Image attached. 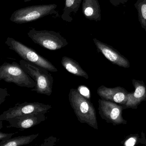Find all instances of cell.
Returning <instances> with one entry per match:
<instances>
[{
    "mask_svg": "<svg viewBox=\"0 0 146 146\" xmlns=\"http://www.w3.org/2000/svg\"><path fill=\"white\" fill-rule=\"evenodd\" d=\"M21 67L36 82L35 88L31 89L37 94L51 95L52 93L53 78L46 69L27 62L19 61Z\"/></svg>",
    "mask_w": 146,
    "mask_h": 146,
    "instance_id": "obj_2",
    "label": "cell"
},
{
    "mask_svg": "<svg viewBox=\"0 0 146 146\" xmlns=\"http://www.w3.org/2000/svg\"><path fill=\"white\" fill-rule=\"evenodd\" d=\"M98 103L99 114L108 123L113 125L127 123V121L123 118L122 105L102 99H99Z\"/></svg>",
    "mask_w": 146,
    "mask_h": 146,
    "instance_id": "obj_7",
    "label": "cell"
},
{
    "mask_svg": "<svg viewBox=\"0 0 146 146\" xmlns=\"http://www.w3.org/2000/svg\"><path fill=\"white\" fill-rule=\"evenodd\" d=\"M111 4L115 7H117L120 5H124L127 3L129 0H109Z\"/></svg>",
    "mask_w": 146,
    "mask_h": 146,
    "instance_id": "obj_23",
    "label": "cell"
},
{
    "mask_svg": "<svg viewBox=\"0 0 146 146\" xmlns=\"http://www.w3.org/2000/svg\"><path fill=\"white\" fill-rule=\"evenodd\" d=\"M0 80L29 88H34L36 85L35 81L16 62H5L0 66Z\"/></svg>",
    "mask_w": 146,
    "mask_h": 146,
    "instance_id": "obj_5",
    "label": "cell"
},
{
    "mask_svg": "<svg viewBox=\"0 0 146 146\" xmlns=\"http://www.w3.org/2000/svg\"><path fill=\"white\" fill-rule=\"evenodd\" d=\"M136 135H132L125 141L123 145L126 146H133L139 142V137Z\"/></svg>",
    "mask_w": 146,
    "mask_h": 146,
    "instance_id": "obj_18",
    "label": "cell"
},
{
    "mask_svg": "<svg viewBox=\"0 0 146 146\" xmlns=\"http://www.w3.org/2000/svg\"><path fill=\"white\" fill-rule=\"evenodd\" d=\"M69 100L78 121L98 129L96 111L90 100L84 97L77 89L74 88L70 90Z\"/></svg>",
    "mask_w": 146,
    "mask_h": 146,
    "instance_id": "obj_1",
    "label": "cell"
},
{
    "mask_svg": "<svg viewBox=\"0 0 146 146\" xmlns=\"http://www.w3.org/2000/svg\"><path fill=\"white\" fill-rule=\"evenodd\" d=\"M77 90L82 95L88 100H90V92L89 90L87 87L81 85L78 87Z\"/></svg>",
    "mask_w": 146,
    "mask_h": 146,
    "instance_id": "obj_19",
    "label": "cell"
},
{
    "mask_svg": "<svg viewBox=\"0 0 146 146\" xmlns=\"http://www.w3.org/2000/svg\"><path fill=\"white\" fill-rule=\"evenodd\" d=\"M57 138L53 136H50L48 138H46L43 143L41 144L42 146H53L56 144Z\"/></svg>",
    "mask_w": 146,
    "mask_h": 146,
    "instance_id": "obj_20",
    "label": "cell"
},
{
    "mask_svg": "<svg viewBox=\"0 0 146 146\" xmlns=\"http://www.w3.org/2000/svg\"><path fill=\"white\" fill-rule=\"evenodd\" d=\"M45 113H36L27 114L22 117L7 119L9 125L7 127H13L20 129H25L36 126L46 120Z\"/></svg>",
    "mask_w": 146,
    "mask_h": 146,
    "instance_id": "obj_10",
    "label": "cell"
},
{
    "mask_svg": "<svg viewBox=\"0 0 146 146\" xmlns=\"http://www.w3.org/2000/svg\"><path fill=\"white\" fill-rule=\"evenodd\" d=\"M32 0H24L25 2H29V1H31Z\"/></svg>",
    "mask_w": 146,
    "mask_h": 146,
    "instance_id": "obj_24",
    "label": "cell"
},
{
    "mask_svg": "<svg viewBox=\"0 0 146 146\" xmlns=\"http://www.w3.org/2000/svg\"><path fill=\"white\" fill-rule=\"evenodd\" d=\"M135 6L138 13V20L146 32V0H137Z\"/></svg>",
    "mask_w": 146,
    "mask_h": 146,
    "instance_id": "obj_17",
    "label": "cell"
},
{
    "mask_svg": "<svg viewBox=\"0 0 146 146\" xmlns=\"http://www.w3.org/2000/svg\"><path fill=\"white\" fill-rule=\"evenodd\" d=\"M97 93L102 100L123 106L128 100L129 92L124 88L119 86L111 88L101 85L97 89Z\"/></svg>",
    "mask_w": 146,
    "mask_h": 146,
    "instance_id": "obj_11",
    "label": "cell"
},
{
    "mask_svg": "<svg viewBox=\"0 0 146 146\" xmlns=\"http://www.w3.org/2000/svg\"><path fill=\"white\" fill-rule=\"evenodd\" d=\"M28 36L34 43L51 51L61 49L69 43L59 33L52 31L36 30L31 28Z\"/></svg>",
    "mask_w": 146,
    "mask_h": 146,
    "instance_id": "obj_6",
    "label": "cell"
},
{
    "mask_svg": "<svg viewBox=\"0 0 146 146\" xmlns=\"http://www.w3.org/2000/svg\"><path fill=\"white\" fill-rule=\"evenodd\" d=\"M93 41L97 51L101 53L106 58L113 64L123 68L130 67V65L129 60L113 47L96 38H94Z\"/></svg>",
    "mask_w": 146,
    "mask_h": 146,
    "instance_id": "obj_9",
    "label": "cell"
},
{
    "mask_svg": "<svg viewBox=\"0 0 146 146\" xmlns=\"http://www.w3.org/2000/svg\"><path fill=\"white\" fill-rule=\"evenodd\" d=\"M61 64L68 72L74 76L84 78L86 79L89 78L88 73L80 66L79 63L75 60L70 57L64 56L62 58Z\"/></svg>",
    "mask_w": 146,
    "mask_h": 146,
    "instance_id": "obj_14",
    "label": "cell"
},
{
    "mask_svg": "<svg viewBox=\"0 0 146 146\" xmlns=\"http://www.w3.org/2000/svg\"><path fill=\"white\" fill-rule=\"evenodd\" d=\"M57 7L56 4H48L23 7L14 11L10 17V21L18 24L36 21L46 16L56 14Z\"/></svg>",
    "mask_w": 146,
    "mask_h": 146,
    "instance_id": "obj_4",
    "label": "cell"
},
{
    "mask_svg": "<svg viewBox=\"0 0 146 146\" xmlns=\"http://www.w3.org/2000/svg\"><path fill=\"white\" fill-rule=\"evenodd\" d=\"M5 44L10 49L15 52L25 61L43 67L48 71L58 72V69L49 60L22 42L8 37L6 41Z\"/></svg>",
    "mask_w": 146,
    "mask_h": 146,
    "instance_id": "obj_3",
    "label": "cell"
},
{
    "mask_svg": "<svg viewBox=\"0 0 146 146\" xmlns=\"http://www.w3.org/2000/svg\"><path fill=\"white\" fill-rule=\"evenodd\" d=\"M51 105H46L38 102H24L17 104L14 107L9 108L0 116V121L6 120L7 119L22 117L27 114L36 113H46L52 108Z\"/></svg>",
    "mask_w": 146,
    "mask_h": 146,
    "instance_id": "obj_8",
    "label": "cell"
},
{
    "mask_svg": "<svg viewBox=\"0 0 146 146\" xmlns=\"http://www.w3.org/2000/svg\"><path fill=\"white\" fill-rule=\"evenodd\" d=\"M0 104L1 105L2 102L5 101L6 97L9 95L7 92V89L0 88Z\"/></svg>",
    "mask_w": 146,
    "mask_h": 146,
    "instance_id": "obj_22",
    "label": "cell"
},
{
    "mask_svg": "<svg viewBox=\"0 0 146 146\" xmlns=\"http://www.w3.org/2000/svg\"><path fill=\"white\" fill-rule=\"evenodd\" d=\"M82 11L89 20L96 22L101 20V10L98 0H83Z\"/></svg>",
    "mask_w": 146,
    "mask_h": 146,
    "instance_id": "obj_13",
    "label": "cell"
},
{
    "mask_svg": "<svg viewBox=\"0 0 146 146\" xmlns=\"http://www.w3.org/2000/svg\"><path fill=\"white\" fill-rule=\"evenodd\" d=\"M38 136L39 134H33L11 138L9 140L1 141L0 146H20L27 145L31 143Z\"/></svg>",
    "mask_w": 146,
    "mask_h": 146,
    "instance_id": "obj_16",
    "label": "cell"
},
{
    "mask_svg": "<svg viewBox=\"0 0 146 146\" xmlns=\"http://www.w3.org/2000/svg\"><path fill=\"white\" fill-rule=\"evenodd\" d=\"M134 92L129 93L126 103L123 106V109H137L140 103L146 100V85L143 81L132 79Z\"/></svg>",
    "mask_w": 146,
    "mask_h": 146,
    "instance_id": "obj_12",
    "label": "cell"
},
{
    "mask_svg": "<svg viewBox=\"0 0 146 146\" xmlns=\"http://www.w3.org/2000/svg\"><path fill=\"white\" fill-rule=\"evenodd\" d=\"M40 1H44V0H40Z\"/></svg>",
    "mask_w": 146,
    "mask_h": 146,
    "instance_id": "obj_25",
    "label": "cell"
},
{
    "mask_svg": "<svg viewBox=\"0 0 146 146\" xmlns=\"http://www.w3.org/2000/svg\"><path fill=\"white\" fill-rule=\"evenodd\" d=\"M15 134L14 133H5L0 131V141H6L12 138V137Z\"/></svg>",
    "mask_w": 146,
    "mask_h": 146,
    "instance_id": "obj_21",
    "label": "cell"
},
{
    "mask_svg": "<svg viewBox=\"0 0 146 146\" xmlns=\"http://www.w3.org/2000/svg\"><path fill=\"white\" fill-rule=\"evenodd\" d=\"M82 0H65V7L61 18L64 21L71 23L73 17L79 10Z\"/></svg>",
    "mask_w": 146,
    "mask_h": 146,
    "instance_id": "obj_15",
    "label": "cell"
}]
</instances>
